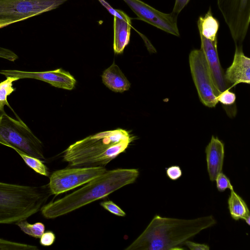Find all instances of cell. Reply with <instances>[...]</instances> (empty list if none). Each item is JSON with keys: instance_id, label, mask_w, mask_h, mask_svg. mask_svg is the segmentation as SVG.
<instances>
[{"instance_id": "30", "label": "cell", "mask_w": 250, "mask_h": 250, "mask_svg": "<svg viewBox=\"0 0 250 250\" xmlns=\"http://www.w3.org/2000/svg\"><path fill=\"white\" fill-rule=\"evenodd\" d=\"M184 245L191 250H209V247L208 245L205 244L197 243L194 242L187 240Z\"/></svg>"}, {"instance_id": "15", "label": "cell", "mask_w": 250, "mask_h": 250, "mask_svg": "<svg viewBox=\"0 0 250 250\" xmlns=\"http://www.w3.org/2000/svg\"><path fill=\"white\" fill-rule=\"evenodd\" d=\"M102 77L104 84L114 92L122 93L130 87V83L114 62L104 71Z\"/></svg>"}, {"instance_id": "20", "label": "cell", "mask_w": 250, "mask_h": 250, "mask_svg": "<svg viewBox=\"0 0 250 250\" xmlns=\"http://www.w3.org/2000/svg\"><path fill=\"white\" fill-rule=\"evenodd\" d=\"M25 234L35 238H39L45 231V226L41 222L30 224L26 219L21 220L16 224Z\"/></svg>"}, {"instance_id": "25", "label": "cell", "mask_w": 250, "mask_h": 250, "mask_svg": "<svg viewBox=\"0 0 250 250\" xmlns=\"http://www.w3.org/2000/svg\"><path fill=\"white\" fill-rule=\"evenodd\" d=\"M100 205L104 209L118 216H125V212L122 210L119 206L111 201L102 202Z\"/></svg>"}, {"instance_id": "17", "label": "cell", "mask_w": 250, "mask_h": 250, "mask_svg": "<svg viewBox=\"0 0 250 250\" xmlns=\"http://www.w3.org/2000/svg\"><path fill=\"white\" fill-rule=\"evenodd\" d=\"M230 191L228 203L231 217L236 221L243 219L250 225V214L247 204L234 190Z\"/></svg>"}, {"instance_id": "7", "label": "cell", "mask_w": 250, "mask_h": 250, "mask_svg": "<svg viewBox=\"0 0 250 250\" xmlns=\"http://www.w3.org/2000/svg\"><path fill=\"white\" fill-rule=\"evenodd\" d=\"M192 77L201 102L206 106L214 107L218 103L220 92L215 86L208 62L203 51L192 50L189 55Z\"/></svg>"}, {"instance_id": "3", "label": "cell", "mask_w": 250, "mask_h": 250, "mask_svg": "<svg viewBox=\"0 0 250 250\" xmlns=\"http://www.w3.org/2000/svg\"><path fill=\"white\" fill-rule=\"evenodd\" d=\"M133 139L121 128L99 132L70 145L63 159L72 167H104L124 152Z\"/></svg>"}, {"instance_id": "10", "label": "cell", "mask_w": 250, "mask_h": 250, "mask_svg": "<svg viewBox=\"0 0 250 250\" xmlns=\"http://www.w3.org/2000/svg\"><path fill=\"white\" fill-rule=\"evenodd\" d=\"M137 16V19L150 24L167 33L180 36L177 25L178 16L164 13L141 0H123Z\"/></svg>"}, {"instance_id": "8", "label": "cell", "mask_w": 250, "mask_h": 250, "mask_svg": "<svg viewBox=\"0 0 250 250\" xmlns=\"http://www.w3.org/2000/svg\"><path fill=\"white\" fill-rule=\"evenodd\" d=\"M235 45H242L250 22V0H217Z\"/></svg>"}, {"instance_id": "5", "label": "cell", "mask_w": 250, "mask_h": 250, "mask_svg": "<svg viewBox=\"0 0 250 250\" xmlns=\"http://www.w3.org/2000/svg\"><path fill=\"white\" fill-rule=\"evenodd\" d=\"M0 144L30 156L44 160L43 145L20 118L0 112Z\"/></svg>"}, {"instance_id": "19", "label": "cell", "mask_w": 250, "mask_h": 250, "mask_svg": "<svg viewBox=\"0 0 250 250\" xmlns=\"http://www.w3.org/2000/svg\"><path fill=\"white\" fill-rule=\"evenodd\" d=\"M19 79L14 77H6V80L0 83V112L5 111L4 106L7 105L13 111L16 117L19 116L10 106L7 97L12 94L16 89L13 86V83Z\"/></svg>"}, {"instance_id": "22", "label": "cell", "mask_w": 250, "mask_h": 250, "mask_svg": "<svg viewBox=\"0 0 250 250\" xmlns=\"http://www.w3.org/2000/svg\"><path fill=\"white\" fill-rule=\"evenodd\" d=\"M0 250H37L35 246L11 242L0 238Z\"/></svg>"}, {"instance_id": "29", "label": "cell", "mask_w": 250, "mask_h": 250, "mask_svg": "<svg viewBox=\"0 0 250 250\" xmlns=\"http://www.w3.org/2000/svg\"><path fill=\"white\" fill-rule=\"evenodd\" d=\"M17 57L16 54L11 50L0 46V58L13 62Z\"/></svg>"}, {"instance_id": "2", "label": "cell", "mask_w": 250, "mask_h": 250, "mask_svg": "<svg viewBox=\"0 0 250 250\" xmlns=\"http://www.w3.org/2000/svg\"><path fill=\"white\" fill-rule=\"evenodd\" d=\"M139 175V171L136 168L106 170L80 189L44 205L41 208L42 213L47 219L65 215L133 183Z\"/></svg>"}, {"instance_id": "14", "label": "cell", "mask_w": 250, "mask_h": 250, "mask_svg": "<svg viewBox=\"0 0 250 250\" xmlns=\"http://www.w3.org/2000/svg\"><path fill=\"white\" fill-rule=\"evenodd\" d=\"M207 170L211 181H215L217 175L222 172L225 156L224 145L217 137H211L206 147Z\"/></svg>"}, {"instance_id": "26", "label": "cell", "mask_w": 250, "mask_h": 250, "mask_svg": "<svg viewBox=\"0 0 250 250\" xmlns=\"http://www.w3.org/2000/svg\"><path fill=\"white\" fill-rule=\"evenodd\" d=\"M101 4L105 8L108 12L114 17H117L122 20L131 19L124 12L121 10L114 9L105 0H98Z\"/></svg>"}, {"instance_id": "31", "label": "cell", "mask_w": 250, "mask_h": 250, "mask_svg": "<svg viewBox=\"0 0 250 250\" xmlns=\"http://www.w3.org/2000/svg\"><path fill=\"white\" fill-rule=\"evenodd\" d=\"M190 0H175L172 13L178 16Z\"/></svg>"}, {"instance_id": "11", "label": "cell", "mask_w": 250, "mask_h": 250, "mask_svg": "<svg viewBox=\"0 0 250 250\" xmlns=\"http://www.w3.org/2000/svg\"><path fill=\"white\" fill-rule=\"evenodd\" d=\"M0 74L14 77L20 79H34L48 83L51 85L67 90L73 89L76 81L67 71L62 68L54 70L41 72L24 71L18 70H1Z\"/></svg>"}, {"instance_id": "13", "label": "cell", "mask_w": 250, "mask_h": 250, "mask_svg": "<svg viewBox=\"0 0 250 250\" xmlns=\"http://www.w3.org/2000/svg\"><path fill=\"white\" fill-rule=\"evenodd\" d=\"M225 77L232 87L240 83H250V59L244 55L242 45H235L233 60Z\"/></svg>"}, {"instance_id": "27", "label": "cell", "mask_w": 250, "mask_h": 250, "mask_svg": "<svg viewBox=\"0 0 250 250\" xmlns=\"http://www.w3.org/2000/svg\"><path fill=\"white\" fill-rule=\"evenodd\" d=\"M166 174L170 180L175 181L181 177L182 171L179 166H171L166 168Z\"/></svg>"}, {"instance_id": "1", "label": "cell", "mask_w": 250, "mask_h": 250, "mask_svg": "<svg viewBox=\"0 0 250 250\" xmlns=\"http://www.w3.org/2000/svg\"><path fill=\"white\" fill-rule=\"evenodd\" d=\"M216 223L212 215L183 219L156 215L144 231L125 250H183L181 247L186 241Z\"/></svg>"}, {"instance_id": "28", "label": "cell", "mask_w": 250, "mask_h": 250, "mask_svg": "<svg viewBox=\"0 0 250 250\" xmlns=\"http://www.w3.org/2000/svg\"><path fill=\"white\" fill-rule=\"evenodd\" d=\"M40 238V242L42 246H50L54 243L56 237L52 231L49 230L44 232Z\"/></svg>"}, {"instance_id": "4", "label": "cell", "mask_w": 250, "mask_h": 250, "mask_svg": "<svg viewBox=\"0 0 250 250\" xmlns=\"http://www.w3.org/2000/svg\"><path fill=\"white\" fill-rule=\"evenodd\" d=\"M48 184L40 187L0 182V224H16L41 210L51 195Z\"/></svg>"}, {"instance_id": "21", "label": "cell", "mask_w": 250, "mask_h": 250, "mask_svg": "<svg viewBox=\"0 0 250 250\" xmlns=\"http://www.w3.org/2000/svg\"><path fill=\"white\" fill-rule=\"evenodd\" d=\"M17 152L22 158L25 163L36 172L45 176H49L48 168L40 159L30 156L21 152Z\"/></svg>"}, {"instance_id": "16", "label": "cell", "mask_w": 250, "mask_h": 250, "mask_svg": "<svg viewBox=\"0 0 250 250\" xmlns=\"http://www.w3.org/2000/svg\"><path fill=\"white\" fill-rule=\"evenodd\" d=\"M131 20H122L114 17L113 49L116 54L123 53L130 40Z\"/></svg>"}, {"instance_id": "18", "label": "cell", "mask_w": 250, "mask_h": 250, "mask_svg": "<svg viewBox=\"0 0 250 250\" xmlns=\"http://www.w3.org/2000/svg\"><path fill=\"white\" fill-rule=\"evenodd\" d=\"M197 25L200 35L211 40H217L219 23L213 17L210 7L204 17H199Z\"/></svg>"}, {"instance_id": "24", "label": "cell", "mask_w": 250, "mask_h": 250, "mask_svg": "<svg viewBox=\"0 0 250 250\" xmlns=\"http://www.w3.org/2000/svg\"><path fill=\"white\" fill-rule=\"evenodd\" d=\"M218 102L226 105L233 104L236 99L235 94L229 89L225 90L218 95L217 98Z\"/></svg>"}, {"instance_id": "12", "label": "cell", "mask_w": 250, "mask_h": 250, "mask_svg": "<svg viewBox=\"0 0 250 250\" xmlns=\"http://www.w3.org/2000/svg\"><path fill=\"white\" fill-rule=\"evenodd\" d=\"M200 49L205 54L215 86L220 92L229 89L232 86L225 79V73L221 67L218 55L217 40H211L201 35H200Z\"/></svg>"}, {"instance_id": "6", "label": "cell", "mask_w": 250, "mask_h": 250, "mask_svg": "<svg viewBox=\"0 0 250 250\" xmlns=\"http://www.w3.org/2000/svg\"><path fill=\"white\" fill-rule=\"evenodd\" d=\"M67 0H0V29L57 8Z\"/></svg>"}, {"instance_id": "23", "label": "cell", "mask_w": 250, "mask_h": 250, "mask_svg": "<svg viewBox=\"0 0 250 250\" xmlns=\"http://www.w3.org/2000/svg\"><path fill=\"white\" fill-rule=\"evenodd\" d=\"M217 188L220 192H223L226 189L234 190L229 178L223 172L219 173L215 180Z\"/></svg>"}, {"instance_id": "9", "label": "cell", "mask_w": 250, "mask_h": 250, "mask_svg": "<svg viewBox=\"0 0 250 250\" xmlns=\"http://www.w3.org/2000/svg\"><path fill=\"white\" fill-rule=\"evenodd\" d=\"M104 167H73L53 172L48 186L52 194L58 195L85 184L106 171Z\"/></svg>"}]
</instances>
